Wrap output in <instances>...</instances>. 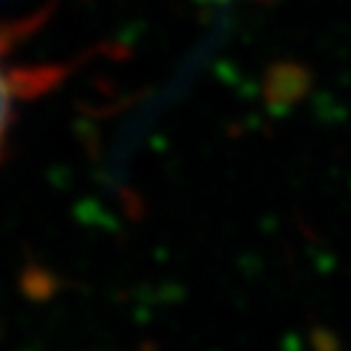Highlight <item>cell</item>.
Wrapping results in <instances>:
<instances>
[{"label": "cell", "mask_w": 351, "mask_h": 351, "mask_svg": "<svg viewBox=\"0 0 351 351\" xmlns=\"http://www.w3.org/2000/svg\"><path fill=\"white\" fill-rule=\"evenodd\" d=\"M42 19L45 16L37 13L32 19L0 24V156L5 149V138H8V130H11L13 114H16V104L52 86L63 73L58 68H16V65L8 63L13 47L29 32H34Z\"/></svg>", "instance_id": "obj_1"}]
</instances>
